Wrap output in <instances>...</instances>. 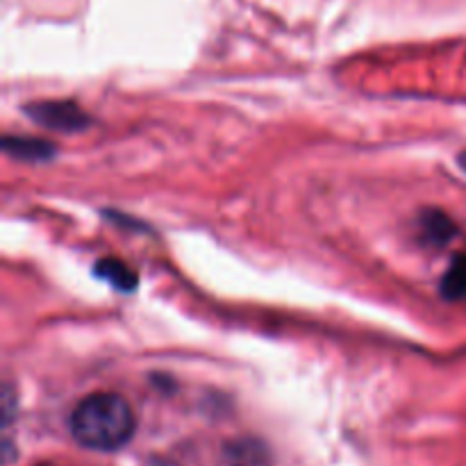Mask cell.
I'll list each match as a JSON object with an SVG mask.
<instances>
[{"mask_svg": "<svg viewBox=\"0 0 466 466\" xmlns=\"http://www.w3.org/2000/svg\"><path fill=\"white\" fill-rule=\"evenodd\" d=\"M68 428L73 440L85 449L112 453L130 444L137 431V417L123 396L98 391L76 405Z\"/></svg>", "mask_w": 466, "mask_h": 466, "instance_id": "cell-1", "label": "cell"}, {"mask_svg": "<svg viewBox=\"0 0 466 466\" xmlns=\"http://www.w3.org/2000/svg\"><path fill=\"white\" fill-rule=\"evenodd\" d=\"M27 116L55 132H82L89 127V116L76 103H32Z\"/></svg>", "mask_w": 466, "mask_h": 466, "instance_id": "cell-2", "label": "cell"}, {"mask_svg": "<svg viewBox=\"0 0 466 466\" xmlns=\"http://www.w3.org/2000/svg\"><path fill=\"white\" fill-rule=\"evenodd\" d=\"M223 466H268V451L258 440H237L223 451Z\"/></svg>", "mask_w": 466, "mask_h": 466, "instance_id": "cell-3", "label": "cell"}, {"mask_svg": "<svg viewBox=\"0 0 466 466\" xmlns=\"http://www.w3.org/2000/svg\"><path fill=\"white\" fill-rule=\"evenodd\" d=\"M5 153L14 155L18 159H30V162H46L53 157L57 150L50 144L39 139H27V137H7L5 139Z\"/></svg>", "mask_w": 466, "mask_h": 466, "instance_id": "cell-4", "label": "cell"}, {"mask_svg": "<svg viewBox=\"0 0 466 466\" xmlns=\"http://www.w3.org/2000/svg\"><path fill=\"white\" fill-rule=\"evenodd\" d=\"M96 273L121 291H132L137 287V276L130 267L114 258H105L96 264Z\"/></svg>", "mask_w": 466, "mask_h": 466, "instance_id": "cell-5", "label": "cell"}, {"mask_svg": "<svg viewBox=\"0 0 466 466\" xmlns=\"http://www.w3.org/2000/svg\"><path fill=\"white\" fill-rule=\"evenodd\" d=\"M441 294L449 300L466 299V255H458L441 278Z\"/></svg>", "mask_w": 466, "mask_h": 466, "instance_id": "cell-6", "label": "cell"}, {"mask_svg": "<svg viewBox=\"0 0 466 466\" xmlns=\"http://www.w3.org/2000/svg\"><path fill=\"white\" fill-rule=\"evenodd\" d=\"M423 235L431 239V244H446L449 239H453L455 226L444 217L441 212H431L423 221Z\"/></svg>", "mask_w": 466, "mask_h": 466, "instance_id": "cell-7", "label": "cell"}, {"mask_svg": "<svg viewBox=\"0 0 466 466\" xmlns=\"http://www.w3.org/2000/svg\"><path fill=\"white\" fill-rule=\"evenodd\" d=\"M146 466H180V464H176V462H171V460H150L148 464Z\"/></svg>", "mask_w": 466, "mask_h": 466, "instance_id": "cell-8", "label": "cell"}, {"mask_svg": "<svg viewBox=\"0 0 466 466\" xmlns=\"http://www.w3.org/2000/svg\"><path fill=\"white\" fill-rule=\"evenodd\" d=\"M460 164H462V168L466 171V153L460 155Z\"/></svg>", "mask_w": 466, "mask_h": 466, "instance_id": "cell-9", "label": "cell"}]
</instances>
